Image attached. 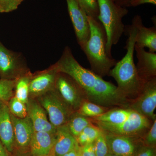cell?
<instances>
[{
	"instance_id": "obj_14",
	"label": "cell",
	"mask_w": 156,
	"mask_h": 156,
	"mask_svg": "<svg viewBox=\"0 0 156 156\" xmlns=\"http://www.w3.org/2000/svg\"><path fill=\"white\" fill-rule=\"evenodd\" d=\"M26 104L27 116L32 122L35 131L56 133V128L48 119L47 112L36 99L29 98Z\"/></svg>"
},
{
	"instance_id": "obj_27",
	"label": "cell",
	"mask_w": 156,
	"mask_h": 156,
	"mask_svg": "<svg viewBox=\"0 0 156 156\" xmlns=\"http://www.w3.org/2000/svg\"><path fill=\"white\" fill-rule=\"evenodd\" d=\"M89 17L98 20L99 9L98 0H76Z\"/></svg>"
},
{
	"instance_id": "obj_1",
	"label": "cell",
	"mask_w": 156,
	"mask_h": 156,
	"mask_svg": "<svg viewBox=\"0 0 156 156\" xmlns=\"http://www.w3.org/2000/svg\"><path fill=\"white\" fill-rule=\"evenodd\" d=\"M55 63L59 72L70 76L80 85L87 100L111 108L129 107L131 100L121 95L113 84L82 66L68 46L65 48L61 57Z\"/></svg>"
},
{
	"instance_id": "obj_18",
	"label": "cell",
	"mask_w": 156,
	"mask_h": 156,
	"mask_svg": "<svg viewBox=\"0 0 156 156\" xmlns=\"http://www.w3.org/2000/svg\"><path fill=\"white\" fill-rule=\"evenodd\" d=\"M133 19L136 27L135 46L141 48H147L149 50V52L156 53V27H146L143 24L142 19L140 15H136Z\"/></svg>"
},
{
	"instance_id": "obj_3",
	"label": "cell",
	"mask_w": 156,
	"mask_h": 156,
	"mask_svg": "<svg viewBox=\"0 0 156 156\" xmlns=\"http://www.w3.org/2000/svg\"><path fill=\"white\" fill-rule=\"evenodd\" d=\"M88 17L90 36L82 49L86 54L93 72L101 77L108 76L118 60L111 58L106 50V32L99 20Z\"/></svg>"
},
{
	"instance_id": "obj_9",
	"label": "cell",
	"mask_w": 156,
	"mask_h": 156,
	"mask_svg": "<svg viewBox=\"0 0 156 156\" xmlns=\"http://www.w3.org/2000/svg\"><path fill=\"white\" fill-rule=\"evenodd\" d=\"M55 89L73 111H77L82 102L87 100L85 93L80 85L64 73H58Z\"/></svg>"
},
{
	"instance_id": "obj_26",
	"label": "cell",
	"mask_w": 156,
	"mask_h": 156,
	"mask_svg": "<svg viewBox=\"0 0 156 156\" xmlns=\"http://www.w3.org/2000/svg\"><path fill=\"white\" fill-rule=\"evenodd\" d=\"M10 113L14 116L23 119L27 116V108L26 104L18 100L15 96L11 98L8 103Z\"/></svg>"
},
{
	"instance_id": "obj_23",
	"label": "cell",
	"mask_w": 156,
	"mask_h": 156,
	"mask_svg": "<svg viewBox=\"0 0 156 156\" xmlns=\"http://www.w3.org/2000/svg\"><path fill=\"white\" fill-rule=\"evenodd\" d=\"M110 109L109 108L101 106L85 100L82 102L80 108L76 112L85 116L92 118L103 114Z\"/></svg>"
},
{
	"instance_id": "obj_32",
	"label": "cell",
	"mask_w": 156,
	"mask_h": 156,
	"mask_svg": "<svg viewBox=\"0 0 156 156\" xmlns=\"http://www.w3.org/2000/svg\"><path fill=\"white\" fill-rule=\"evenodd\" d=\"M80 148L82 156H96L93 143L80 146Z\"/></svg>"
},
{
	"instance_id": "obj_39",
	"label": "cell",
	"mask_w": 156,
	"mask_h": 156,
	"mask_svg": "<svg viewBox=\"0 0 156 156\" xmlns=\"http://www.w3.org/2000/svg\"><path fill=\"white\" fill-rule=\"evenodd\" d=\"M77 156H82V154H81V153L80 148H80H79V151H78V154L77 155Z\"/></svg>"
},
{
	"instance_id": "obj_30",
	"label": "cell",
	"mask_w": 156,
	"mask_h": 156,
	"mask_svg": "<svg viewBox=\"0 0 156 156\" xmlns=\"http://www.w3.org/2000/svg\"><path fill=\"white\" fill-rule=\"evenodd\" d=\"M23 0H0V13H9L17 10Z\"/></svg>"
},
{
	"instance_id": "obj_4",
	"label": "cell",
	"mask_w": 156,
	"mask_h": 156,
	"mask_svg": "<svg viewBox=\"0 0 156 156\" xmlns=\"http://www.w3.org/2000/svg\"><path fill=\"white\" fill-rule=\"evenodd\" d=\"M98 19L104 27L107 35L106 50L111 58L113 46L117 44L125 32L123 17L128 14L127 8L119 5L114 0H98Z\"/></svg>"
},
{
	"instance_id": "obj_36",
	"label": "cell",
	"mask_w": 156,
	"mask_h": 156,
	"mask_svg": "<svg viewBox=\"0 0 156 156\" xmlns=\"http://www.w3.org/2000/svg\"><path fill=\"white\" fill-rule=\"evenodd\" d=\"M80 146L78 145L76 147L72 150L70 151L67 153L64 154V155L62 156H77L78 151H79V148H80Z\"/></svg>"
},
{
	"instance_id": "obj_19",
	"label": "cell",
	"mask_w": 156,
	"mask_h": 156,
	"mask_svg": "<svg viewBox=\"0 0 156 156\" xmlns=\"http://www.w3.org/2000/svg\"><path fill=\"white\" fill-rule=\"evenodd\" d=\"M79 145L76 140L70 132L66 124L57 127L54 145L55 156H62Z\"/></svg>"
},
{
	"instance_id": "obj_24",
	"label": "cell",
	"mask_w": 156,
	"mask_h": 156,
	"mask_svg": "<svg viewBox=\"0 0 156 156\" xmlns=\"http://www.w3.org/2000/svg\"><path fill=\"white\" fill-rule=\"evenodd\" d=\"M101 131V129L92 123L84 128L76 139L80 146L93 143Z\"/></svg>"
},
{
	"instance_id": "obj_35",
	"label": "cell",
	"mask_w": 156,
	"mask_h": 156,
	"mask_svg": "<svg viewBox=\"0 0 156 156\" xmlns=\"http://www.w3.org/2000/svg\"><path fill=\"white\" fill-rule=\"evenodd\" d=\"M116 3L122 7L127 8L130 7V3L132 0H114Z\"/></svg>"
},
{
	"instance_id": "obj_34",
	"label": "cell",
	"mask_w": 156,
	"mask_h": 156,
	"mask_svg": "<svg viewBox=\"0 0 156 156\" xmlns=\"http://www.w3.org/2000/svg\"><path fill=\"white\" fill-rule=\"evenodd\" d=\"M12 154L10 153L3 144L0 140V156H11Z\"/></svg>"
},
{
	"instance_id": "obj_31",
	"label": "cell",
	"mask_w": 156,
	"mask_h": 156,
	"mask_svg": "<svg viewBox=\"0 0 156 156\" xmlns=\"http://www.w3.org/2000/svg\"><path fill=\"white\" fill-rule=\"evenodd\" d=\"M134 156H156V147L142 145L138 149Z\"/></svg>"
},
{
	"instance_id": "obj_38",
	"label": "cell",
	"mask_w": 156,
	"mask_h": 156,
	"mask_svg": "<svg viewBox=\"0 0 156 156\" xmlns=\"http://www.w3.org/2000/svg\"><path fill=\"white\" fill-rule=\"evenodd\" d=\"M42 156H55V154H54V150H53L49 154H48Z\"/></svg>"
},
{
	"instance_id": "obj_17",
	"label": "cell",
	"mask_w": 156,
	"mask_h": 156,
	"mask_svg": "<svg viewBox=\"0 0 156 156\" xmlns=\"http://www.w3.org/2000/svg\"><path fill=\"white\" fill-rule=\"evenodd\" d=\"M56 142V133L34 131L29 146V151L34 156L48 154L53 150Z\"/></svg>"
},
{
	"instance_id": "obj_16",
	"label": "cell",
	"mask_w": 156,
	"mask_h": 156,
	"mask_svg": "<svg viewBox=\"0 0 156 156\" xmlns=\"http://www.w3.org/2000/svg\"><path fill=\"white\" fill-rule=\"evenodd\" d=\"M0 140L10 153L15 151V140L8 103L0 105Z\"/></svg>"
},
{
	"instance_id": "obj_20",
	"label": "cell",
	"mask_w": 156,
	"mask_h": 156,
	"mask_svg": "<svg viewBox=\"0 0 156 156\" xmlns=\"http://www.w3.org/2000/svg\"><path fill=\"white\" fill-rule=\"evenodd\" d=\"M135 111L129 108L115 107L95 118H90L92 123L99 122L110 124L122 123L132 116Z\"/></svg>"
},
{
	"instance_id": "obj_21",
	"label": "cell",
	"mask_w": 156,
	"mask_h": 156,
	"mask_svg": "<svg viewBox=\"0 0 156 156\" xmlns=\"http://www.w3.org/2000/svg\"><path fill=\"white\" fill-rule=\"evenodd\" d=\"M92 123L90 118L74 112L71 115L66 125L70 133L76 138L84 128Z\"/></svg>"
},
{
	"instance_id": "obj_29",
	"label": "cell",
	"mask_w": 156,
	"mask_h": 156,
	"mask_svg": "<svg viewBox=\"0 0 156 156\" xmlns=\"http://www.w3.org/2000/svg\"><path fill=\"white\" fill-rule=\"evenodd\" d=\"M144 145L156 147V119L153 122L147 132L141 138Z\"/></svg>"
},
{
	"instance_id": "obj_10",
	"label": "cell",
	"mask_w": 156,
	"mask_h": 156,
	"mask_svg": "<svg viewBox=\"0 0 156 156\" xmlns=\"http://www.w3.org/2000/svg\"><path fill=\"white\" fill-rule=\"evenodd\" d=\"M59 73L55 63L47 69L32 74L29 86V98H36L55 89Z\"/></svg>"
},
{
	"instance_id": "obj_5",
	"label": "cell",
	"mask_w": 156,
	"mask_h": 156,
	"mask_svg": "<svg viewBox=\"0 0 156 156\" xmlns=\"http://www.w3.org/2000/svg\"><path fill=\"white\" fill-rule=\"evenodd\" d=\"M35 99L44 109L50 122L56 128L66 124L71 115L74 112L55 89Z\"/></svg>"
},
{
	"instance_id": "obj_2",
	"label": "cell",
	"mask_w": 156,
	"mask_h": 156,
	"mask_svg": "<svg viewBox=\"0 0 156 156\" xmlns=\"http://www.w3.org/2000/svg\"><path fill=\"white\" fill-rule=\"evenodd\" d=\"M124 32L128 37L124 48L127 52L121 60L117 61L108 76L113 78L117 82L120 94L131 101L137 96L144 83L138 75L134 62L136 27L134 19L131 25L125 27Z\"/></svg>"
},
{
	"instance_id": "obj_7",
	"label": "cell",
	"mask_w": 156,
	"mask_h": 156,
	"mask_svg": "<svg viewBox=\"0 0 156 156\" xmlns=\"http://www.w3.org/2000/svg\"><path fill=\"white\" fill-rule=\"evenodd\" d=\"M30 71L22 53L6 48L0 41V78L17 80Z\"/></svg>"
},
{
	"instance_id": "obj_15",
	"label": "cell",
	"mask_w": 156,
	"mask_h": 156,
	"mask_svg": "<svg viewBox=\"0 0 156 156\" xmlns=\"http://www.w3.org/2000/svg\"><path fill=\"white\" fill-rule=\"evenodd\" d=\"M134 50L138 60L136 70L143 82L145 83L156 78V53L147 52L144 48L135 45Z\"/></svg>"
},
{
	"instance_id": "obj_40",
	"label": "cell",
	"mask_w": 156,
	"mask_h": 156,
	"mask_svg": "<svg viewBox=\"0 0 156 156\" xmlns=\"http://www.w3.org/2000/svg\"><path fill=\"white\" fill-rule=\"evenodd\" d=\"M106 156H119L116 155L114 154L109 153Z\"/></svg>"
},
{
	"instance_id": "obj_22",
	"label": "cell",
	"mask_w": 156,
	"mask_h": 156,
	"mask_svg": "<svg viewBox=\"0 0 156 156\" xmlns=\"http://www.w3.org/2000/svg\"><path fill=\"white\" fill-rule=\"evenodd\" d=\"M32 73L30 72L16 80L14 89V96L23 103L26 104L29 100V86Z\"/></svg>"
},
{
	"instance_id": "obj_12",
	"label": "cell",
	"mask_w": 156,
	"mask_h": 156,
	"mask_svg": "<svg viewBox=\"0 0 156 156\" xmlns=\"http://www.w3.org/2000/svg\"><path fill=\"white\" fill-rule=\"evenodd\" d=\"M103 131L109 153L119 156H134L138 149L143 145L141 138L122 136Z\"/></svg>"
},
{
	"instance_id": "obj_6",
	"label": "cell",
	"mask_w": 156,
	"mask_h": 156,
	"mask_svg": "<svg viewBox=\"0 0 156 156\" xmlns=\"http://www.w3.org/2000/svg\"><path fill=\"white\" fill-rule=\"evenodd\" d=\"M152 121L135 112L132 116L118 124L93 123L103 131L122 136L141 138L150 128Z\"/></svg>"
},
{
	"instance_id": "obj_8",
	"label": "cell",
	"mask_w": 156,
	"mask_h": 156,
	"mask_svg": "<svg viewBox=\"0 0 156 156\" xmlns=\"http://www.w3.org/2000/svg\"><path fill=\"white\" fill-rule=\"evenodd\" d=\"M128 108L152 122L156 119V78L144 83L140 92L131 101Z\"/></svg>"
},
{
	"instance_id": "obj_33",
	"label": "cell",
	"mask_w": 156,
	"mask_h": 156,
	"mask_svg": "<svg viewBox=\"0 0 156 156\" xmlns=\"http://www.w3.org/2000/svg\"><path fill=\"white\" fill-rule=\"evenodd\" d=\"M145 4L156 5V0H132L130 3V7H136Z\"/></svg>"
},
{
	"instance_id": "obj_13",
	"label": "cell",
	"mask_w": 156,
	"mask_h": 156,
	"mask_svg": "<svg viewBox=\"0 0 156 156\" xmlns=\"http://www.w3.org/2000/svg\"><path fill=\"white\" fill-rule=\"evenodd\" d=\"M11 117L14 130L15 151L19 152L29 151L31 139L35 131L30 119L28 116L20 119L11 114Z\"/></svg>"
},
{
	"instance_id": "obj_28",
	"label": "cell",
	"mask_w": 156,
	"mask_h": 156,
	"mask_svg": "<svg viewBox=\"0 0 156 156\" xmlns=\"http://www.w3.org/2000/svg\"><path fill=\"white\" fill-rule=\"evenodd\" d=\"M93 144L96 156H106L108 154V146L105 135L102 130L99 136L96 138Z\"/></svg>"
},
{
	"instance_id": "obj_25",
	"label": "cell",
	"mask_w": 156,
	"mask_h": 156,
	"mask_svg": "<svg viewBox=\"0 0 156 156\" xmlns=\"http://www.w3.org/2000/svg\"><path fill=\"white\" fill-rule=\"evenodd\" d=\"M16 80L0 79V105L8 103L11 98L14 96V89Z\"/></svg>"
},
{
	"instance_id": "obj_37",
	"label": "cell",
	"mask_w": 156,
	"mask_h": 156,
	"mask_svg": "<svg viewBox=\"0 0 156 156\" xmlns=\"http://www.w3.org/2000/svg\"><path fill=\"white\" fill-rule=\"evenodd\" d=\"M11 156H34L30 153V152L27 151L25 152H19L14 151V153L12 154Z\"/></svg>"
},
{
	"instance_id": "obj_11",
	"label": "cell",
	"mask_w": 156,
	"mask_h": 156,
	"mask_svg": "<svg viewBox=\"0 0 156 156\" xmlns=\"http://www.w3.org/2000/svg\"><path fill=\"white\" fill-rule=\"evenodd\" d=\"M68 11L72 22L76 37L82 49L90 36V24L88 15L76 0H66Z\"/></svg>"
}]
</instances>
